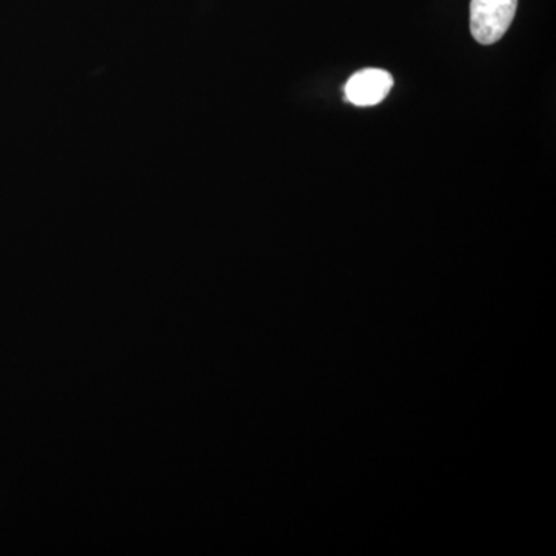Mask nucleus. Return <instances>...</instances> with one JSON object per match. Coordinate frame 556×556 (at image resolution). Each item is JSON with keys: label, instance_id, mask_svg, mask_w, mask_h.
I'll return each instance as SVG.
<instances>
[{"label": "nucleus", "instance_id": "f257e3e1", "mask_svg": "<svg viewBox=\"0 0 556 556\" xmlns=\"http://www.w3.org/2000/svg\"><path fill=\"white\" fill-rule=\"evenodd\" d=\"M517 7L518 0H471V36L482 46L503 39L515 20Z\"/></svg>", "mask_w": 556, "mask_h": 556}, {"label": "nucleus", "instance_id": "f03ea898", "mask_svg": "<svg viewBox=\"0 0 556 556\" xmlns=\"http://www.w3.org/2000/svg\"><path fill=\"white\" fill-rule=\"evenodd\" d=\"M393 76L382 68H367L351 76L345 86V98L357 108H372L386 100L393 89Z\"/></svg>", "mask_w": 556, "mask_h": 556}]
</instances>
